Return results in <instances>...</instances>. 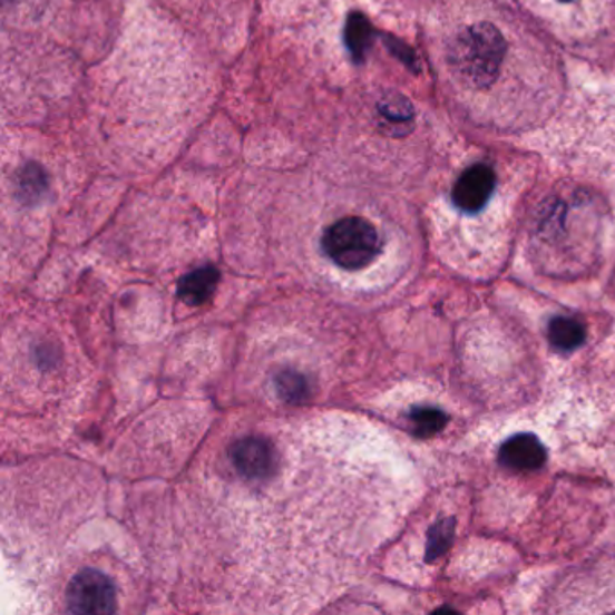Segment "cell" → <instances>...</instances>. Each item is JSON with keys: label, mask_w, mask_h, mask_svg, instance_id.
Listing matches in <instances>:
<instances>
[{"label": "cell", "mask_w": 615, "mask_h": 615, "mask_svg": "<svg viewBox=\"0 0 615 615\" xmlns=\"http://www.w3.org/2000/svg\"><path fill=\"white\" fill-rule=\"evenodd\" d=\"M17 197L25 204H35L42 199L43 194L48 192V177L42 166L37 163L28 165L19 172L17 177Z\"/></svg>", "instance_id": "obj_10"}, {"label": "cell", "mask_w": 615, "mask_h": 615, "mask_svg": "<svg viewBox=\"0 0 615 615\" xmlns=\"http://www.w3.org/2000/svg\"><path fill=\"white\" fill-rule=\"evenodd\" d=\"M383 38L384 43H387V48H389V51L392 52L393 57L401 60V62L404 64L410 71H419V60H417L416 52H413L412 48H408L407 43L401 42L399 38L390 37V35H384Z\"/></svg>", "instance_id": "obj_15"}, {"label": "cell", "mask_w": 615, "mask_h": 615, "mask_svg": "<svg viewBox=\"0 0 615 615\" xmlns=\"http://www.w3.org/2000/svg\"><path fill=\"white\" fill-rule=\"evenodd\" d=\"M372 40H374V28L370 25V20L358 11L349 14L345 25V43L355 64L364 62Z\"/></svg>", "instance_id": "obj_8"}, {"label": "cell", "mask_w": 615, "mask_h": 615, "mask_svg": "<svg viewBox=\"0 0 615 615\" xmlns=\"http://www.w3.org/2000/svg\"><path fill=\"white\" fill-rule=\"evenodd\" d=\"M587 340V329L578 320L568 316H556L549 323V341L554 349L573 352Z\"/></svg>", "instance_id": "obj_9"}, {"label": "cell", "mask_w": 615, "mask_h": 615, "mask_svg": "<svg viewBox=\"0 0 615 615\" xmlns=\"http://www.w3.org/2000/svg\"><path fill=\"white\" fill-rule=\"evenodd\" d=\"M498 459L506 468L515 471H535L547 460V451L538 437L533 433H518L500 446Z\"/></svg>", "instance_id": "obj_6"}, {"label": "cell", "mask_w": 615, "mask_h": 615, "mask_svg": "<svg viewBox=\"0 0 615 615\" xmlns=\"http://www.w3.org/2000/svg\"><path fill=\"white\" fill-rule=\"evenodd\" d=\"M230 460L237 477L261 480L275 471V446L261 436L242 437L230 448Z\"/></svg>", "instance_id": "obj_4"}, {"label": "cell", "mask_w": 615, "mask_h": 615, "mask_svg": "<svg viewBox=\"0 0 615 615\" xmlns=\"http://www.w3.org/2000/svg\"><path fill=\"white\" fill-rule=\"evenodd\" d=\"M562 2H573V0H562Z\"/></svg>", "instance_id": "obj_16"}, {"label": "cell", "mask_w": 615, "mask_h": 615, "mask_svg": "<svg viewBox=\"0 0 615 615\" xmlns=\"http://www.w3.org/2000/svg\"><path fill=\"white\" fill-rule=\"evenodd\" d=\"M66 611L72 614H113L116 612L113 579L96 568L75 574L66 588Z\"/></svg>", "instance_id": "obj_3"}, {"label": "cell", "mask_w": 615, "mask_h": 615, "mask_svg": "<svg viewBox=\"0 0 615 615\" xmlns=\"http://www.w3.org/2000/svg\"><path fill=\"white\" fill-rule=\"evenodd\" d=\"M506 51L502 33L489 22H477L455 37L448 64L465 84L486 89L497 80Z\"/></svg>", "instance_id": "obj_1"}, {"label": "cell", "mask_w": 615, "mask_h": 615, "mask_svg": "<svg viewBox=\"0 0 615 615\" xmlns=\"http://www.w3.org/2000/svg\"><path fill=\"white\" fill-rule=\"evenodd\" d=\"M218 276L221 275H218V271L215 270L214 265H206V267L192 271L185 279L180 280L177 294L186 305H192V308L203 305L217 290Z\"/></svg>", "instance_id": "obj_7"}, {"label": "cell", "mask_w": 615, "mask_h": 615, "mask_svg": "<svg viewBox=\"0 0 615 615\" xmlns=\"http://www.w3.org/2000/svg\"><path fill=\"white\" fill-rule=\"evenodd\" d=\"M378 110L383 119L396 127H404L413 119V105L398 92H389L384 96L383 100L379 101Z\"/></svg>", "instance_id": "obj_12"}, {"label": "cell", "mask_w": 615, "mask_h": 615, "mask_svg": "<svg viewBox=\"0 0 615 615\" xmlns=\"http://www.w3.org/2000/svg\"><path fill=\"white\" fill-rule=\"evenodd\" d=\"M322 250L341 270L358 271L378 258L381 238L374 224L367 218L345 217L326 227Z\"/></svg>", "instance_id": "obj_2"}, {"label": "cell", "mask_w": 615, "mask_h": 615, "mask_svg": "<svg viewBox=\"0 0 615 615\" xmlns=\"http://www.w3.org/2000/svg\"><path fill=\"white\" fill-rule=\"evenodd\" d=\"M497 176L491 166L474 165L453 186V203L465 214H478L491 199Z\"/></svg>", "instance_id": "obj_5"}, {"label": "cell", "mask_w": 615, "mask_h": 615, "mask_svg": "<svg viewBox=\"0 0 615 615\" xmlns=\"http://www.w3.org/2000/svg\"><path fill=\"white\" fill-rule=\"evenodd\" d=\"M408 419L412 422L413 433L422 439L436 436L448 424V416L439 408L431 407L413 408L412 412L408 413Z\"/></svg>", "instance_id": "obj_11"}, {"label": "cell", "mask_w": 615, "mask_h": 615, "mask_svg": "<svg viewBox=\"0 0 615 615\" xmlns=\"http://www.w3.org/2000/svg\"><path fill=\"white\" fill-rule=\"evenodd\" d=\"M275 389L280 399L287 402H302L309 398V381L299 372L285 370L275 378Z\"/></svg>", "instance_id": "obj_14"}, {"label": "cell", "mask_w": 615, "mask_h": 615, "mask_svg": "<svg viewBox=\"0 0 615 615\" xmlns=\"http://www.w3.org/2000/svg\"><path fill=\"white\" fill-rule=\"evenodd\" d=\"M455 518H442L431 526L428 533L427 562H436L446 550L450 549L451 541L455 538Z\"/></svg>", "instance_id": "obj_13"}]
</instances>
